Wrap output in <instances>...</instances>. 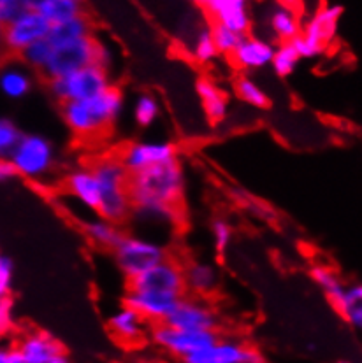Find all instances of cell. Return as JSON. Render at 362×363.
Listing matches in <instances>:
<instances>
[{
  "label": "cell",
  "instance_id": "9a60e30c",
  "mask_svg": "<svg viewBox=\"0 0 362 363\" xmlns=\"http://www.w3.org/2000/svg\"><path fill=\"white\" fill-rule=\"evenodd\" d=\"M165 323L183 330H216V313L197 298L183 297L175 307Z\"/></svg>",
  "mask_w": 362,
  "mask_h": 363
},
{
  "label": "cell",
  "instance_id": "9c48e42d",
  "mask_svg": "<svg viewBox=\"0 0 362 363\" xmlns=\"http://www.w3.org/2000/svg\"><path fill=\"white\" fill-rule=\"evenodd\" d=\"M218 339L220 335L216 330H183L168 323H158L151 328V340L180 360L213 346Z\"/></svg>",
  "mask_w": 362,
  "mask_h": 363
},
{
  "label": "cell",
  "instance_id": "44dd1931",
  "mask_svg": "<svg viewBox=\"0 0 362 363\" xmlns=\"http://www.w3.org/2000/svg\"><path fill=\"white\" fill-rule=\"evenodd\" d=\"M195 91L201 100L206 120L213 125L221 123L229 114V102L224 91L212 79H206V77H201L195 83Z\"/></svg>",
  "mask_w": 362,
  "mask_h": 363
},
{
  "label": "cell",
  "instance_id": "b9f144b4",
  "mask_svg": "<svg viewBox=\"0 0 362 363\" xmlns=\"http://www.w3.org/2000/svg\"><path fill=\"white\" fill-rule=\"evenodd\" d=\"M0 363H27V360H25L20 347L9 346L2 347V351H0Z\"/></svg>",
  "mask_w": 362,
  "mask_h": 363
},
{
  "label": "cell",
  "instance_id": "5b68a950",
  "mask_svg": "<svg viewBox=\"0 0 362 363\" xmlns=\"http://www.w3.org/2000/svg\"><path fill=\"white\" fill-rule=\"evenodd\" d=\"M113 257L121 274L127 277V281H131L150 270L151 267L168 260V251L153 239L141 235H121L116 246L113 247Z\"/></svg>",
  "mask_w": 362,
  "mask_h": 363
},
{
  "label": "cell",
  "instance_id": "74e56055",
  "mask_svg": "<svg viewBox=\"0 0 362 363\" xmlns=\"http://www.w3.org/2000/svg\"><path fill=\"white\" fill-rule=\"evenodd\" d=\"M212 239L213 246L218 255H224L232 242V227L224 218H216L212 223Z\"/></svg>",
  "mask_w": 362,
  "mask_h": 363
},
{
  "label": "cell",
  "instance_id": "60d3db41",
  "mask_svg": "<svg viewBox=\"0 0 362 363\" xmlns=\"http://www.w3.org/2000/svg\"><path fill=\"white\" fill-rule=\"evenodd\" d=\"M13 300L11 297H0V328L2 333L13 328L14 323V311H13Z\"/></svg>",
  "mask_w": 362,
  "mask_h": 363
},
{
  "label": "cell",
  "instance_id": "8fae6325",
  "mask_svg": "<svg viewBox=\"0 0 362 363\" xmlns=\"http://www.w3.org/2000/svg\"><path fill=\"white\" fill-rule=\"evenodd\" d=\"M128 290L138 291H158V294L175 295L181 298L187 291L185 284V269L172 260H164L151 267L141 276L128 281Z\"/></svg>",
  "mask_w": 362,
  "mask_h": 363
},
{
  "label": "cell",
  "instance_id": "f35d334b",
  "mask_svg": "<svg viewBox=\"0 0 362 363\" xmlns=\"http://www.w3.org/2000/svg\"><path fill=\"white\" fill-rule=\"evenodd\" d=\"M14 281V262L11 257H0V297H9Z\"/></svg>",
  "mask_w": 362,
  "mask_h": 363
},
{
  "label": "cell",
  "instance_id": "7dc6e473",
  "mask_svg": "<svg viewBox=\"0 0 362 363\" xmlns=\"http://www.w3.org/2000/svg\"><path fill=\"white\" fill-rule=\"evenodd\" d=\"M195 2H197L201 7H206L209 2H212V0H195Z\"/></svg>",
  "mask_w": 362,
  "mask_h": 363
},
{
  "label": "cell",
  "instance_id": "8d00e7d4",
  "mask_svg": "<svg viewBox=\"0 0 362 363\" xmlns=\"http://www.w3.org/2000/svg\"><path fill=\"white\" fill-rule=\"evenodd\" d=\"M23 135L25 133L21 132V128L13 120H9V118L0 120V157H2V160L9 158V155L20 144Z\"/></svg>",
  "mask_w": 362,
  "mask_h": 363
},
{
  "label": "cell",
  "instance_id": "52a82bcc",
  "mask_svg": "<svg viewBox=\"0 0 362 363\" xmlns=\"http://www.w3.org/2000/svg\"><path fill=\"white\" fill-rule=\"evenodd\" d=\"M113 86L108 70L99 65H88L64 77L50 81V91L60 104L77 102L97 97Z\"/></svg>",
  "mask_w": 362,
  "mask_h": 363
},
{
  "label": "cell",
  "instance_id": "4dcf8cb0",
  "mask_svg": "<svg viewBox=\"0 0 362 363\" xmlns=\"http://www.w3.org/2000/svg\"><path fill=\"white\" fill-rule=\"evenodd\" d=\"M309 276H312L313 283L320 288V290L326 294V297L334 302L339 298V295L345 291L346 283L331 269L326 265H313L309 270Z\"/></svg>",
  "mask_w": 362,
  "mask_h": 363
},
{
  "label": "cell",
  "instance_id": "ee69618b",
  "mask_svg": "<svg viewBox=\"0 0 362 363\" xmlns=\"http://www.w3.org/2000/svg\"><path fill=\"white\" fill-rule=\"evenodd\" d=\"M25 2V7H27L28 11H37L39 13L40 7L44 6V4H48L50 0H23Z\"/></svg>",
  "mask_w": 362,
  "mask_h": 363
},
{
  "label": "cell",
  "instance_id": "ba28073f",
  "mask_svg": "<svg viewBox=\"0 0 362 363\" xmlns=\"http://www.w3.org/2000/svg\"><path fill=\"white\" fill-rule=\"evenodd\" d=\"M343 16V7L338 4L326 6L317 11L308 23L302 28L301 35L294 39L295 50L299 51L301 58H317L324 53L326 46L334 39L338 32L339 18Z\"/></svg>",
  "mask_w": 362,
  "mask_h": 363
},
{
  "label": "cell",
  "instance_id": "bcb514c9",
  "mask_svg": "<svg viewBox=\"0 0 362 363\" xmlns=\"http://www.w3.org/2000/svg\"><path fill=\"white\" fill-rule=\"evenodd\" d=\"M46 363H72V362H71V358L67 357V353H64V354H58V357H55L53 360H50Z\"/></svg>",
  "mask_w": 362,
  "mask_h": 363
},
{
  "label": "cell",
  "instance_id": "277c9868",
  "mask_svg": "<svg viewBox=\"0 0 362 363\" xmlns=\"http://www.w3.org/2000/svg\"><path fill=\"white\" fill-rule=\"evenodd\" d=\"M7 160L16 167L20 177L39 183L53 172L57 164V150L43 133H25Z\"/></svg>",
  "mask_w": 362,
  "mask_h": 363
},
{
  "label": "cell",
  "instance_id": "8992f818",
  "mask_svg": "<svg viewBox=\"0 0 362 363\" xmlns=\"http://www.w3.org/2000/svg\"><path fill=\"white\" fill-rule=\"evenodd\" d=\"M101 44L102 43H99L94 35L69 40V43L53 44L50 64L40 74L46 79L53 81L71 72H76L79 69H84L88 65H97Z\"/></svg>",
  "mask_w": 362,
  "mask_h": 363
},
{
  "label": "cell",
  "instance_id": "484cf974",
  "mask_svg": "<svg viewBox=\"0 0 362 363\" xmlns=\"http://www.w3.org/2000/svg\"><path fill=\"white\" fill-rule=\"evenodd\" d=\"M132 218L145 228H171L178 223V207L143 206L132 207Z\"/></svg>",
  "mask_w": 362,
  "mask_h": 363
},
{
  "label": "cell",
  "instance_id": "c3c4849f",
  "mask_svg": "<svg viewBox=\"0 0 362 363\" xmlns=\"http://www.w3.org/2000/svg\"><path fill=\"white\" fill-rule=\"evenodd\" d=\"M339 363H352V362H339Z\"/></svg>",
  "mask_w": 362,
  "mask_h": 363
},
{
  "label": "cell",
  "instance_id": "4fadbf2b",
  "mask_svg": "<svg viewBox=\"0 0 362 363\" xmlns=\"http://www.w3.org/2000/svg\"><path fill=\"white\" fill-rule=\"evenodd\" d=\"M183 363H265L260 351L238 339H218L213 346L185 358Z\"/></svg>",
  "mask_w": 362,
  "mask_h": 363
},
{
  "label": "cell",
  "instance_id": "d6a6232c",
  "mask_svg": "<svg viewBox=\"0 0 362 363\" xmlns=\"http://www.w3.org/2000/svg\"><path fill=\"white\" fill-rule=\"evenodd\" d=\"M299 62H301V55L295 50L294 43H282L280 46H276L271 69L278 77H289L295 72Z\"/></svg>",
  "mask_w": 362,
  "mask_h": 363
},
{
  "label": "cell",
  "instance_id": "f1b7e54d",
  "mask_svg": "<svg viewBox=\"0 0 362 363\" xmlns=\"http://www.w3.org/2000/svg\"><path fill=\"white\" fill-rule=\"evenodd\" d=\"M160 116V100L150 91H143L132 104V120L139 128H150Z\"/></svg>",
  "mask_w": 362,
  "mask_h": 363
},
{
  "label": "cell",
  "instance_id": "30bf717a",
  "mask_svg": "<svg viewBox=\"0 0 362 363\" xmlns=\"http://www.w3.org/2000/svg\"><path fill=\"white\" fill-rule=\"evenodd\" d=\"M53 25L37 11H25L2 30V43L9 53L21 55L28 46L50 35Z\"/></svg>",
  "mask_w": 362,
  "mask_h": 363
},
{
  "label": "cell",
  "instance_id": "ab89813d",
  "mask_svg": "<svg viewBox=\"0 0 362 363\" xmlns=\"http://www.w3.org/2000/svg\"><path fill=\"white\" fill-rule=\"evenodd\" d=\"M25 11H27V7H25L23 0H0V23H2V27L16 20Z\"/></svg>",
  "mask_w": 362,
  "mask_h": 363
},
{
  "label": "cell",
  "instance_id": "836d02e7",
  "mask_svg": "<svg viewBox=\"0 0 362 363\" xmlns=\"http://www.w3.org/2000/svg\"><path fill=\"white\" fill-rule=\"evenodd\" d=\"M190 53L197 64H212L220 55L216 50L215 40H213L212 27H204L197 32V35L194 37V43H192Z\"/></svg>",
  "mask_w": 362,
  "mask_h": 363
},
{
  "label": "cell",
  "instance_id": "7402d4cb",
  "mask_svg": "<svg viewBox=\"0 0 362 363\" xmlns=\"http://www.w3.org/2000/svg\"><path fill=\"white\" fill-rule=\"evenodd\" d=\"M220 283L218 270L208 262H192L185 267V284L190 294L206 297L213 294Z\"/></svg>",
  "mask_w": 362,
  "mask_h": 363
},
{
  "label": "cell",
  "instance_id": "7bdbcfd3",
  "mask_svg": "<svg viewBox=\"0 0 362 363\" xmlns=\"http://www.w3.org/2000/svg\"><path fill=\"white\" fill-rule=\"evenodd\" d=\"M18 176H20V174H18L16 167L11 164L9 160L0 162V181H2V183L13 181L14 177H18Z\"/></svg>",
  "mask_w": 362,
  "mask_h": 363
},
{
  "label": "cell",
  "instance_id": "d590c367",
  "mask_svg": "<svg viewBox=\"0 0 362 363\" xmlns=\"http://www.w3.org/2000/svg\"><path fill=\"white\" fill-rule=\"evenodd\" d=\"M212 33H213V40H215V44H216L218 53L224 55V57H229V58L234 55V51L238 50V46L241 44L243 37H245V35H241V33L231 30V28L225 27V25L216 23V21L212 25Z\"/></svg>",
  "mask_w": 362,
  "mask_h": 363
},
{
  "label": "cell",
  "instance_id": "f546056e",
  "mask_svg": "<svg viewBox=\"0 0 362 363\" xmlns=\"http://www.w3.org/2000/svg\"><path fill=\"white\" fill-rule=\"evenodd\" d=\"M51 25L64 23L72 18L83 16V0H50L39 11Z\"/></svg>",
  "mask_w": 362,
  "mask_h": 363
},
{
  "label": "cell",
  "instance_id": "d4e9b609",
  "mask_svg": "<svg viewBox=\"0 0 362 363\" xmlns=\"http://www.w3.org/2000/svg\"><path fill=\"white\" fill-rule=\"evenodd\" d=\"M339 316L356 330H362V284H346L345 291L332 302Z\"/></svg>",
  "mask_w": 362,
  "mask_h": 363
},
{
  "label": "cell",
  "instance_id": "83f0119b",
  "mask_svg": "<svg viewBox=\"0 0 362 363\" xmlns=\"http://www.w3.org/2000/svg\"><path fill=\"white\" fill-rule=\"evenodd\" d=\"M88 35H92V23L83 14V16L72 18V20L64 21V23L53 25L48 39L51 40V44H60L69 43V40L83 39V37Z\"/></svg>",
  "mask_w": 362,
  "mask_h": 363
},
{
  "label": "cell",
  "instance_id": "ffe728a7",
  "mask_svg": "<svg viewBox=\"0 0 362 363\" xmlns=\"http://www.w3.org/2000/svg\"><path fill=\"white\" fill-rule=\"evenodd\" d=\"M145 318L128 306H121L108 320L111 335L124 344H136L145 333Z\"/></svg>",
  "mask_w": 362,
  "mask_h": 363
},
{
  "label": "cell",
  "instance_id": "cb8c5ba5",
  "mask_svg": "<svg viewBox=\"0 0 362 363\" xmlns=\"http://www.w3.org/2000/svg\"><path fill=\"white\" fill-rule=\"evenodd\" d=\"M268 25L273 35L282 40V43H292L302 32L297 11L290 9V7H283L280 4L269 11Z\"/></svg>",
  "mask_w": 362,
  "mask_h": 363
},
{
  "label": "cell",
  "instance_id": "f6af8a7d",
  "mask_svg": "<svg viewBox=\"0 0 362 363\" xmlns=\"http://www.w3.org/2000/svg\"><path fill=\"white\" fill-rule=\"evenodd\" d=\"M276 2H278L280 6L290 7V9L294 11H297L299 7H301V0H276Z\"/></svg>",
  "mask_w": 362,
  "mask_h": 363
},
{
  "label": "cell",
  "instance_id": "2e32d148",
  "mask_svg": "<svg viewBox=\"0 0 362 363\" xmlns=\"http://www.w3.org/2000/svg\"><path fill=\"white\" fill-rule=\"evenodd\" d=\"M275 53L276 46L269 40L260 39V37L245 35L238 50L231 57V60L241 70H260L265 69V67H271Z\"/></svg>",
  "mask_w": 362,
  "mask_h": 363
},
{
  "label": "cell",
  "instance_id": "4316f807",
  "mask_svg": "<svg viewBox=\"0 0 362 363\" xmlns=\"http://www.w3.org/2000/svg\"><path fill=\"white\" fill-rule=\"evenodd\" d=\"M83 232L90 242L97 244L101 247H111L113 250L121 239V233L116 228V223L106 220V218H94L83 223Z\"/></svg>",
  "mask_w": 362,
  "mask_h": 363
},
{
  "label": "cell",
  "instance_id": "ac0fdd59",
  "mask_svg": "<svg viewBox=\"0 0 362 363\" xmlns=\"http://www.w3.org/2000/svg\"><path fill=\"white\" fill-rule=\"evenodd\" d=\"M65 191L87 209L97 213L101 206V188L92 167H77L65 176Z\"/></svg>",
  "mask_w": 362,
  "mask_h": 363
},
{
  "label": "cell",
  "instance_id": "5bb4252c",
  "mask_svg": "<svg viewBox=\"0 0 362 363\" xmlns=\"http://www.w3.org/2000/svg\"><path fill=\"white\" fill-rule=\"evenodd\" d=\"M183 298V297H181ZM181 298L175 297V295L168 294H158V291H138V290H128L125 291L124 303L125 306L132 307L138 311L146 321L151 323H165L175 307L178 306Z\"/></svg>",
  "mask_w": 362,
  "mask_h": 363
},
{
  "label": "cell",
  "instance_id": "d6986e66",
  "mask_svg": "<svg viewBox=\"0 0 362 363\" xmlns=\"http://www.w3.org/2000/svg\"><path fill=\"white\" fill-rule=\"evenodd\" d=\"M16 346L20 347L27 363H46L58 354L65 353L64 344L55 339L51 333L43 330L27 333V335L21 337Z\"/></svg>",
  "mask_w": 362,
  "mask_h": 363
},
{
  "label": "cell",
  "instance_id": "e0dca14e",
  "mask_svg": "<svg viewBox=\"0 0 362 363\" xmlns=\"http://www.w3.org/2000/svg\"><path fill=\"white\" fill-rule=\"evenodd\" d=\"M204 9L216 23L225 25L241 35L248 33L252 25L250 0H212Z\"/></svg>",
  "mask_w": 362,
  "mask_h": 363
},
{
  "label": "cell",
  "instance_id": "3957f363",
  "mask_svg": "<svg viewBox=\"0 0 362 363\" xmlns=\"http://www.w3.org/2000/svg\"><path fill=\"white\" fill-rule=\"evenodd\" d=\"M95 177L101 188V206L97 214L101 218L121 223L132 214V197H131V172L120 158H101L92 165Z\"/></svg>",
  "mask_w": 362,
  "mask_h": 363
},
{
  "label": "cell",
  "instance_id": "7a4b0ae2",
  "mask_svg": "<svg viewBox=\"0 0 362 363\" xmlns=\"http://www.w3.org/2000/svg\"><path fill=\"white\" fill-rule=\"evenodd\" d=\"M132 206H172L178 207L185 191V172L180 160L153 165L131 174Z\"/></svg>",
  "mask_w": 362,
  "mask_h": 363
},
{
  "label": "cell",
  "instance_id": "1f68e13d",
  "mask_svg": "<svg viewBox=\"0 0 362 363\" xmlns=\"http://www.w3.org/2000/svg\"><path fill=\"white\" fill-rule=\"evenodd\" d=\"M234 91L239 99L255 109H265L269 106V97L260 86L248 76H239L234 81Z\"/></svg>",
  "mask_w": 362,
  "mask_h": 363
},
{
  "label": "cell",
  "instance_id": "7c38bea8",
  "mask_svg": "<svg viewBox=\"0 0 362 363\" xmlns=\"http://www.w3.org/2000/svg\"><path fill=\"white\" fill-rule=\"evenodd\" d=\"M176 158H178V147L169 140L162 139L131 143L120 155V160L131 174L150 169L153 165L168 164Z\"/></svg>",
  "mask_w": 362,
  "mask_h": 363
},
{
  "label": "cell",
  "instance_id": "603a6c76",
  "mask_svg": "<svg viewBox=\"0 0 362 363\" xmlns=\"http://www.w3.org/2000/svg\"><path fill=\"white\" fill-rule=\"evenodd\" d=\"M32 90V74L27 65L7 64L0 72V91L4 97L20 100Z\"/></svg>",
  "mask_w": 362,
  "mask_h": 363
},
{
  "label": "cell",
  "instance_id": "e575fe53",
  "mask_svg": "<svg viewBox=\"0 0 362 363\" xmlns=\"http://www.w3.org/2000/svg\"><path fill=\"white\" fill-rule=\"evenodd\" d=\"M51 53H53V44H51V40L46 37V39L37 40L32 46H28L27 50L20 55V60L21 64L27 65L28 69L43 72V70L46 69V65L50 64Z\"/></svg>",
  "mask_w": 362,
  "mask_h": 363
},
{
  "label": "cell",
  "instance_id": "6da1fadb",
  "mask_svg": "<svg viewBox=\"0 0 362 363\" xmlns=\"http://www.w3.org/2000/svg\"><path fill=\"white\" fill-rule=\"evenodd\" d=\"M124 107V91L111 86L97 97L62 104V118L76 137H95L116 123Z\"/></svg>",
  "mask_w": 362,
  "mask_h": 363
}]
</instances>
